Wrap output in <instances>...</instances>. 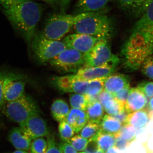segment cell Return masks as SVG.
Instances as JSON below:
<instances>
[{
    "mask_svg": "<svg viewBox=\"0 0 153 153\" xmlns=\"http://www.w3.org/2000/svg\"><path fill=\"white\" fill-rule=\"evenodd\" d=\"M28 0H0V4L3 9H7Z\"/></svg>",
    "mask_w": 153,
    "mask_h": 153,
    "instance_id": "cell-42",
    "label": "cell"
},
{
    "mask_svg": "<svg viewBox=\"0 0 153 153\" xmlns=\"http://www.w3.org/2000/svg\"><path fill=\"white\" fill-rule=\"evenodd\" d=\"M20 127L32 140L37 138L47 137L49 132L47 123L39 114L29 118L23 123L19 124Z\"/></svg>",
    "mask_w": 153,
    "mask_h": 153,
    "instance_id": "cell-13",
    "label": "cell"
},
{
    "mask_svg": "<svg viewBox=\"0 0 153 153\" xmlns=\"http://www.w3.org/2000/svg\"><path fill=\"white\" fill-rule=\"evenodd\" d=\"M47 146V141L44 137H41L32 140L30 149L31 153H45Z\"/></svg>",
    "mask_w": 153,
    "mask_h": 153,
    "instance_id": "cell-31",
    "label": "cell"
},
{
    "mask_svg": "<svg viewBox=\"0 0 153 153\" xmlns=\"http://www.w3.org/2000/svg\"><path fill=\"white\" fill-rule=\"evenodd\" d=\"M26 82L21 76L15 74L6 75L4 82V94L5 101L16 100L25 95Z\"/></svg>",
    "mask_w": 153,
    "mask_h": 153,
    "instance_id": "cell-12",
    "label": "cell"
},
{
    "mask_svg": "<svg viewBox=\"0 0 153 153\" xmlns=\"http://www.w3.org/2000/svg\"><path fill=\"white\" fill-rule=\"evenodd\" d=\"M96 13L97 12L82 13L74 15L64 14L52 15L46 20L41 33L48 39L60 41L76 22Z\"/></svg>",
    "mask_w": 153,
    "mask_h": 153,
    "instance_id": "cell-3",
    "label": "cell"
},
{
    "mask_svg": "<svg viewBox=\"0 0 153 153\" xmlns=\"http://www.w3.org/2000/svg\"><path fill=\"white\" fill-rule=\"evenodd\" d=\"M102 39H105L86 34L76 33L66 36L63 38L62 41L67 48L75 49L84 54Z\"/></svg>",
    "mask_w": 153,
    "mask_h": 153,
    "instance_id": "cell-11",
    "label": "cell"
},
{
    "mask_svg": "<svg viewBox=\"0 0 153 153\" xmlns=\"http://www.w3.org/2000/svg\"><path fill=\"white\" fill-rule=\"evenodd\" d=\"M109 0H79L77 7L81 13L98 12L107 4Z\"/></svg>",
    "mask_w": 153,
    "mask_h": 153,
    "instance_id": "cell-22",
    "label": "cell"
},
{
    "mask_svg": "<svg viewBox=\"0 0 153 153\" xmlns=\"http://www.w3.org/2000/svg\"><path fill=\"white\" fill-rule=\"evenodd\" d=\"M88 142V139L80 135H76L72 137L67 143L73 146L77 152H82L86 147Z\"/></svg>",
    "mask_w": 153,
    "mask_h": 153,
    "instance_id": "cell-33",
    "label": "cell"
},
{
    "mask_svg": "<svg viewBox=\"0 0 153 153\" xmlns=\"http://www.w3.org/2000/svg\"><path fill=\"white\" fill-rule=\"evenodd\" d=\"M130 86H127L117 93L113 94L114 98L125 105L129 92Z\"/></svg>",
    "mask_w": 153,
    "mask_h": 153,
    "instance_id": "cell-39",
    "label": "cell"
},
{
    "mask_svg": "<svg viewBox=\"0 0 153 153\" xmlns=\"http://www.w3.org/2000/svg\"><path fill=\"white\" fill-rule=\"evenodd\" d=\"M65 120L76 133H79L88 122L85 111L73 108L69 110Z\"/></svg>",
    "mask_w": 153,
    "mask_h": 153,
    "instance_id": "cell-19",
    "label": "cell"
},
{
    "mask_svg": "<svg viewBox=\"0 0 153 153\" xmlns=\"http://www.w3.org/2000/svg\"><path fill=\"white\" fill-rule=\"evenodd\" d=\"M149 115L150 120L153 122V111H149Z\"/></svg>",
    "mask_w": 153,
    "mask_h": 153,
    "instance_id": "cell-49",
    "label": "cell"
},
{
    "mask_svg": "<svg viewBox=\"0 0 153 153\" xmlns=\"http://www.w3.org/2000/svg\"><path fill=\"white\" fill-rule=\"evenodd\" d=\"M105 153H121V151L115 148L112 147L107 151Z\"/></svg>",
    "mask_w": 153,
    "mask_h": 153,
    "instance_id": "cell-47",
    "label": "cell"
},
{
    "mask_svg": "<svg viewBox=\"0 0 153 153\" xmlns=\"http://www.w3.org/2000/svg\"><path fill=\"white\" fill-rule=\"evenodd\" d=\"M142 71L146 76L153 80V56H150L145 60L142 66Z\"/></svg>",
    "mask_w": 153,
    "mask_h": 153,
    "instance_id": "cell-34",
    "label": "cell"
},
{
    "mask_svg": "<svg viewBox=\"0 0 153 153\" xmlns=\"http://www.w3.org/2000/svg\"><path fill=\"white\" fill-rule=\"evenodd\" d=\"M69 102L72 108L85 111L90 102V97L87 94L74 93L70 95Z\"/></svg>",
    "mask_w": 153,
    "mask_h": 153,
    "instance_id": "cell-25",
    "label": "cell"
},
{
    "mask_svg": "<svg viewBox=\"0 0 153 153\" xmlns=\"http://www.w3.org/2000/svg\"><path fill=\"white\" fill-rule=\"evenodd\" d=\"M12 153H29L27 151L23 150H17Z\"/></svg>",
    "mask_w": 153,
    "mask_h": 153,
    "instance_id": "cell-48",
    "label": "cell"
},
{
    "mask_svg": "<svg viewBox=\"0 0 153 153\" xmlns=\"http://www.w3.org/2000/svg\"><path fill=\"white\" fill-rule=\"evenodd\" d=\"M129 79L124 74H111L106 77L104 82V89L113 94L130 86Z\"/></svg>",
    "mask_w": 153,
    "mask_h": 153,
    "instance_id": "cell-17",
    "label": "cell"
},
{
    "mask_svg": "<svg viewBox=\"0 0 153 153\" xmlns=\"http://www.w3.org/2000/svg\"><path fill=\"white\" fill-rule=\"evenodd\" d=\"M59 146L61 153H78L76 149L68 143H60Z\"/></svg>",
    "mask_w": 153,
    "mask_h": 153,
    "instance_id": "cell-41",
    "label": "cell"
},
{
    "mask_svg": "<svg viewBox=\"0 0 153 153\" xmlns=\"http://www.w3.org/2000/svg\"><path fill=\"white\" fill-rule=\"evenodd\" d=\"M138 88L142 91L144 94L148 98L153 97V82L151 81H144L140 83L137 86Z\"/></svg>",
    "mask_w": 153,
    "mask_h": 153,
    "instance_id": "cell-36",
    "label": "cell"
},
{
    "mask_svg": "<svg viewBox=\"0 0 153 153\" xmlns=\"http://www.w3.org/2000/svg\"><path fill=\"white\" fill-rule=\"evenodd\" d=\"M125 105L114 97L106 102L103 106L105 111L110 115H116L125 109Z\"/></svg>",
    "mask_w": 153,
    "mask_h": 153,
    "instance_id": "cell-28",
    "label": "cell"
},
{
    "mask_svg": "<svg viewBox=\"0 0 153 153\" xmlns=\"http://www.w3.org/2000/svg\"><path fill=\"white\" fill-rule=\"evenodd\" d=\"M147 103V98L142 91L138 88H133L130 89L125 108L130 113L144 109Z\"/></svg>",
    "mask_w": 153,
    "mask_h": 153,
    "instance_id": "cell-14",
    "label": "cell"
},
{
    "mask_svg": "<svg viewBox=\"0 0 153 153\" xmlns=\"http://www.w3.org/2000/svg\"><path fill=\"white\" fill-rule=\"evenodd\" d=\"M133 30L142 32L153 41V0L136 22Z\"/></svg>",
    "mask_w": 153,
    "mask_h": 153,
    "instance_id": "cell-15",
    "label": "cell"
},
{
    "mask_svg": "<svg viewBox=\"0 0 153 153\" xmlns=\"http://www.w3.org/2000/svg\"><path fill=\"white\" fill-rule=\"evenodd\" d=\"M115 142L114 148L120 151L126 150L127 148L129 146L131 142L127 140L120 135L119 132L114 135Z\"/></svg>",
    "mask_w": 153,
    "mask_h": 153,
    "instance_id": "cell-35",
    "label": "cell"
},
{
    "mask_svg": "<svg viewBox=\"0 0 153 153\" xmlns=\"http://www.w3.org/2000/svg\"><path fill=\"white\" fill-rule=\"evenodd\" d=\"M58 131L60 138L65 142L74 136V130L65 120L59 122Z\"/></svg>",
    "mask_w": 153,
    "mask_h": 153,
    "instance_id": "cell-30",
    "label": "cell"
},
{
    "mask_svg": "<svg viewBox=\"0 0 153 153\" xmlns=\"http://www.w3.org/2000/svg\"><path fill=\"white\" fill-rule=\"evenodd\" d=\"M108 40H100L88 52L84 54L85 64L83 66L93 67L101 66L117 57L112 54Z\"/></svg>",
    "mask_w": 153,
    "mask_h": 153,
    "instance_id": "cell-8",
    "label": "cell"
},
{
    "mask_svg": "<svg viewBox=\"0 0 153 153\" xmlns=\"http://www.w3.org/2000/svg\"><path fill=\"white\" fill-rule=\"evenodd\" d=\"M153 0H117L123 10L140 17L144 13Z\"/></svg>",
    "mask_w": 153,
    "mask_h": 153,
    "instance_id": "cell-16",
    "label": "cell"
},
{
    "mask_svg": "<svg viewBox=\"0 0 153 153\" xmlns=\"http://www.w3.org/2000/svg\"><path fill=\"white\" fill-rule=\"evenodd\" d=\"M106 77L88 80L86 94L90 97H97L104 89V82Z\"/></svg>",
    "mask_w": 153,
    "mask_h": 153,
    "instance_id": "cell-27",
    "label": "cell"
},
{
    "mask_svg": "<svg viewBox=\"0 0 153 153\" xmlns=\"http://www.w3.org/2000/svg\"><path fill=\"white\" fill-rule=\"evenodd\" d=\"M4 113L9 119L19 125L31 117L39 114L36 103L25 95L16 100L7 102L4 107Z\"/></svg>",
    "mask_w": 153,
    "mask_h": 153,
    "instance_id": "cell-5",
    "label": "cell"
},
{
    "mask_svg": "<svg viewBox=\"0 0 153 153\" xmlns=\"http://www.w3.org/2000/svg\"><path fill=\"white\" fill-rule=\"evenodd\" d=\"M149 121V111L147 109H142L129 113L126 124L131 125L136 128H138L146 127Z\"/></svg>",
    "mask_w": 153,
    "mask_h": 153,
    "instance_id": "cell-20",
    "label": "cell"
},
{
    "mask_svg": "<svg viewBox=\"0 0 153 153\" xmlns=\"http://www.w3.org/2000/svg\"><path fill=\"white\" fill-rule=\"evenodd\" d=\"M147 110L149 111H153V97H151L148 103Z\"/></svg>",
    "mask_w": 153,
    "mask_h": 153,
    "instance_id": "cell-46",
    "label": "cell"
},
{
    "mask_svg": "<svg viewBox=\"0 0 153 153\" xmlns=\"http://www.w3.org/2000/svg\"><path fill=\"white\" fill-rule=\"evenodd\" d=\"M73 28L75 33L108 40L112 36L114 31L111 19L99 12L76 22Z\"/></svg>",
    "mask_w": 153,
    "mask_h": 153,
    "instance_id": "cell-4",
    "label": "cell"
},
{
    "mask_svg": "<svg viewBox=\"0 0 153 153\" xmlns=\"http://www.w3.org/2000/svg\"><path fill=\"white\" fill-rule=\"evenodd\" d=\"M47 138V146L45 153H61L59 144L57 143L53 137L48 136Z\"/></svg>",
    "mask_w": 153,
    "mask_h": 153,
    "instance_id": "cell-38",
    "label": "cell"
},
{
    "mask_svg": "<svg viewBox=\"0 0 153 153\" xmlns=\"http://www.w3.org/2000/svg\"><path fill=\"white\" fill-rule=\"evenodd\" d=\"M50 5H54L59 3L60 0H41Z\"/></svg>",
    "mask_w": 153,
    "mask_h": 153,
    "instance_id": "cell-45",
    "label": "cell"
},
{
    "mask_svg": "<svg viewBox=\"0 0 153 153\" xmlns=\"http://www.w3.org/2000/svg\"><path fill=\"white\" fill-rule=\"evenodd\" d=\"M88 121L100 124L104 116V110L97 100L89 102L85 110Z\"/></svg>",
    "mask_w": 153,
    "mask_h": 153,
    "instance_id": "cell-21",
    "label": "cell"
},
{
    "mask_svg": "<svg viewBox=\"0 0 153 153\" xmlns=\"http://www.w3.org/2000/svg\"><path fill=\"white\" fill-rule=\"evenodd\" d=\"M119 60V58L117 57L101 66L93 67L83 66L76 72L75 76L77 79L85 81L107 77L114 72Z\"/></svg>",
    "mask_w": 153,
    "mask_h": 153,
    "instance_id": "cell-9",
    "label": "cell"
},
{
    "mask_svg": "<svg viewBox=\"0 0 153 153\" xmlns=\"http://www.w3.org/2000/svg\"><path fill=\"white\" fill-rule=\"evenodd\" d=\"M129 114V113L126 111V109L122 111L118 114L116 115L113 116L122 125L125 124L127 117Z\"/></svg>",
    "mask_w": 153,
    "mask_h": 153,
    "instance_id": "cell-44",
    "label": "cell"
},
{
    "mask_svg": "<svg viewBox=\"0 0 153 153\" xmlns=\"http://www.w3.org/2000/svg\"><path fill=\"white\" fill-rule=\"evenodd\" d=\"M6 76V74L0 72V108L4 105L5 100L4 94V79Z\"/></svg>",
    "mask_w": 153,
    "mask_h": 153,
    "instance_id": "cell-43",
    "label": "cell"
},
{
    "mask_svg": "<svg viewBox=\"0 0 153 153\" xmlns=\"http://www.w3.org/2000/svg\"><path fill=\"white\" fill-rule=\"evenodd\" d=\"M153 53V40L142 32L133 30L122 50L124 66L131 71L137 70Z\"/></svg>",
    "mask_w": 153,
    "mask_h": 153,
    "instance_id": "cell-2",
    "label": "cell"
},
{
    "mask_svg": "<svg viewBox=\"0 0 153 153\" xmlns=\"http://www.w3.org/2000/svg\"><path fill=\"white\" fill-rule=\"evenodd\" d=\"M96 139L100 148L104 152L114 146L115 136L112 134L100 130L96 135Z\"/></svg>",
    "mask_w": 153,
    "mask_h": 153,
    "instance_id": "cell-26",
    "label": "cell"
},
{
    "mask_svg": "<svg viewBox=\"0 0 153 153\" xmlns=\"http://www.w3.org/2000/svg\"><path fill=\"white\" fill-rule=\"evenodd\" d=\"M69 106L65 100L57 99L52 103L51 111L52 117L58 122L65 120L68 112Z\"/></svg>",
    "mask_w": 153,
    "mask_h": 153,
    "instance_id": "cell-23",
    "label": "cell"
},
{
    "mask_svg": "<svg viewBox=\"0 0 153 153\" xmlns=\"http://www.w3.org/2000/svg\"><path fill=\"white\" fill-rule=\"evenodd\" d=\"M123 125L112 116L105 115L100 123V130L115 135L120 130Z\"/></svg>",
    "mask_w": 153,
    "mask_h": 153,
    "instance_id": "cell-24",
    "label": "cell"
},
{
    "mask_svg": "<svg viewBox=\"0 0 153 153\" xmlns=\"http://www.w3.org/2000/svg\"><path fill=\"white\" fill-rule=\"evenodd\" d=\"M55 87L64 92L86 94L88 81L77 79L75 74L56 76L52 79Z\"/></svg>",
    "mask_w": 153,
    "mask_h": 153,
    "instance_id": "cell-10",
    "label": "cell"
},
{
    "mask_svg": "<svg viewBox=\"0 0 153 153\" xmlns=\"http://www.w3.org/2000/svg\"><path fill=\"white\" fill-rule=\"evenodd\" d=\"M50 64L64 73H75L85 64L84 54L67 48L49 61Z\"/></svg>",
    "mask_w": 153,
    "mask_h": 153,
    "instance_id": "cell-7",
    "label": "cell"
},
{
    "mask_svg": "<svg viewBox=\"0 0 153 153\" xmlns=\"http://www.w3.org/2000/svg\"><path fill=\"white\" fill-rule=\"evenodd\" d=\"M114 97L112 94L103 89L97 96V100L103 107L106 102Z\"/></svg>",
    "mask_w": 153,
    "mask_h": 153,
    "instance_id": "cell-40",
    "label": "cell"
},
{
    "mask_svg": "<svg viewBox=\"0 0 153 153\" xmlns=\"http://www.w3.org/2000/svg\"><path fill=\"white\" fill-rule=\"evenodd\" d=\"M44 10L43 5L28 0L9 8L3 9V11L13 27L30 45Z\"/></svg>",
    "mask_w": 153,
    "mask_h": 153,
    "instance_id": "cell-1",
    "label": "cell"
},
{
    "mask_svg": "<svg viewBox=\"0 0 153 153\" xmlns=\"http://www.w3.org/2000/svg\"><path fill=\"white\" fill-rule=\"evenodd\" d=\"M150 136V134L148 132L146 127L136 128V140H137L143 144H148Z\"/></svg>",
    "mask_w": 153,
    "mask_h": 153,
    "instance_id": "cell-37",
    "label": "cell"
},
{
    "mask_svg": "<svg viewBox=\"0 0 153 153\" xmlns=\"http://www.w3.org/2000/svg\"><path fill=\"white\" fill-rule=\"evenodd\" d=\"M136 128L131 125L124 124L119 132L120 135L123 139L130 142L136 140Z\"/></svg>",
    "mask_w": 153,
    "mask_h": 153,
    "instance_id": "cell-32",
    "label": "cell"
},
{
    "mask_svg": "<svg viewBox=\"0 0 153 153\" xmlns=\"http://www.w3.org/2000/svg\"><path fill=\"white\" fill-rule=\"evenodd\" d=\"M126 151H121V153H125V152Z\"/></svg>",
    "mask_w": 153,
    "mask_h": 153,
    "instance_id": "cell-50",
    "label": "cell"
},
{
    "mask_svg": "<svg viewBox=\"0 0 153 153\" xmlns=\"http://www.w3.org/2000/svg\"><path fill=\"white\" fill-rule=\"evenodd\" d=\"M9 140L17 150H30L32 140L22 131L20 127L13 128L9 134Z\"/></svg>",
    "mask_w": 153,
    "mask_h": 153,
    "instance_id": "cell-18",
    "label": "cell"
},
{
    "mask_svg": "<svg viewBox=\"0 0 153 153\" xmlns=\"http://www.w3.org/2000/svg\"><path fill=\"white\" fill-rule=\"evenodd\" d=\"M100 131V124L88 121L80 131V135L82 137L89 140L96 136Z\"/></svg>",
    "mask_w": 153,
    "mask_h": 153,
    "instance_id": "cell-29",
    "label": "cell"
},
{
    "mask_svg": "<svg viewBox=\"0 0 153 153\" xmlns=\"http://www.w3.org/2000/svg\"><path fill=\"white\" fill-rule=\"evenodd\" d=\"M82 153V152H81V153Z\"/></svg>",
    "mask_w": 153,
    "mask_h": 153,
    "instance_id": "cell-51",
    "label": "cell"
},
{
    "mask_svg": "<svg viewBox=\"0 0 153 153\" xmlns=\"http://www.w3.org/2000/svg\"><path fill=\"white\" fill-rule=\"evenodd\" d=\"M30 44L34 54L43 63L50 61L67 48L63 41L46 38L41 32H36Z\"/></svg>",
    "mask_w": 153,
    "mask_h": 153,
    "instance_id": "cell-6",
    "label": "cell"
}]
</instances>
